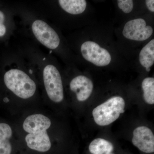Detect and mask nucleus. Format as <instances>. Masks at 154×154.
I'll return each mask as SVG.
<instances>
[{
  "instance_id": "obj_1",
  "label": "nucleus",
  "mask_w": 154,
  "mask_h": 154,
  "mask_svg": "<svg viewBox=\"0 0 154 154\" xmlns=\"http://www.w3.org/2000/svg\"><path fill=\"white\" fill-rule=\"evenodd\" d=\"M125 106V101L122 97H111L93 110L92 114L94 121L99 126L109 125L124 113Z\"/></svg>"
},
{
  "instance_id": "obj_2",
  "label": "nucleus",
  "mask_w": 154,
  "mask_h": 154,
  "mask_svg": "<svg viewBox=\"0 0 154 154\" xmlns=\"http://www.w3.org/2000/svg\"><path fill=\"white\" fill-rule=\"evenodd\" d=\"M4 82L10 91L22 99L30 98L36 92L35 82L20 70L13 69L7 72L4 76Z\"/></svg>"
},
{
  "instance_id": "obj_3",
  "label": "nucleus",
  "mask_w": 154,
  "mask_h": 154,
  "mask_svg": "<svg viewBox=\"0 0 154 154\" xmlns=\"http://www.w3.org/2000/svg\"><path fill=\"white\" fill-rule=\"evenodd\" d=\"M43 80L50 99L56 103L61 102L64 98L63 86L57 69L51 65L45 66L43 70Z\"/></svg>"
},
{
  "instance_id": "obj_4",
  "label": "nucleus",
  "mask_w": 154,
  "mask_h": 154,
  "mask_svg": "<svg viewBox=\"0 0 154 154\" xmlns=\"http://www.w3.org/2000/svg\"><path fill=\"white\" fill-rule=\"evenodd\" d=\"M81 50L84 58L96 66H106L111 61V56L109 52L94 42H84L81 46Z\"/></svg>"
},
{
  "instance_id": "obj_5",
  "label": "nucleus",
  "mask_w": 154,
  "mask_h": 154,
  "mask_svg": "<svg viewBox=\"0 0 154 154\" xmlns=\"http://www.w3.org/2000/svg\"><path fill=\"white\" fill-rule=\"evenodd\" d=\"M33 34L38 41L51 49L57 48L60 42L55 30L42 20H37L32 25Z\"/></svg>"
},
{
  "instance_id": "obj_6",
  "label": "nucleus",
  "mask_w": 154,
  "mask_h": 154,
  "mask_svg": "<svg viewBox=\"0 0 154 154\" xmlns=\"http://www.w3.org/2000/svg\"><path fill=\"white\" fill-rule=\"evenodd\" d=\"M152 33V28L146 25V21L142 19H133L127 22L122 31L125 38L137 41L146 40Z\"/></svg>"
},
{
  "instance_id": "obj_7",
  "label": "nucleus",
  "mask_w": 154,
  "mask_h": 154,
  "mask_svg": "<svg viewBox=\"0 0 154 154\" xmlns=\"http://www.w3.org/2000/svg\"><path fill=\"white\" fill-rule=\"evenodd\" d=\"M133 144L146 153L154 152V135L147 127L141 126L135 128L133 132Z\"/></svg>"
},
{
  "instance_id": "obj_8",
  "label": "nucleus",
  "mask_w": 154,
  "mask_h": 154,
  "mask_svg": "<svg viewBox=\"0 0 154 154\" xmlns=\"http://www.w3.org/2000/svg\"><path fill=\"white\" fill-rule=\"evenodd\" d=\"M70 88L75 93L78 101L84 102L91 96L94 89V84L88 77L79 75L72 80L70 84Z\"/></svg>"
},
{
  "instance_id": "obj_9",
  "label": "nucleus",
  "mask_w": 154,
  "mask_h": 154,
  "mask_svg": "<svg viewBox=\"0 0 154 154\" xmlns=\"http://www.w3.org/2000/svg\"><path fill=\"white\" fill-rule=\"evenodd\" d=\"M25 141L29 148L36 151L46 152L51 147L50 139L47 131L29 133L25 137Z\"/></svg>"
},
{
  "instance_id": "obj_10",
  "label": "nucleus",
  "mask_w": 154,
  "mask_h": 154,
  "mask_svg": "<svg viewBox=\"0 0 154 154\" xmlns=\"http://www.w3.org/2000/svg\"><path fill=\"white\" fill-rule=\"evenodd\" d=\"M51 125V121L47 116L42 114H33L29 116L25 119L23 128L28 134L33 133L47 131Z\"/></svg>"
},
{
  "instance_id": "obj_11",
  "label": "nucleus",
  "mask_w": 154,
  "mask_h": 154,
  "mask_svg": "<svg viewBox=\"0 0 154 154\" xmlns=\"http://www.w3.org/2000/svg\"><path fill=\"white\" fill-rule=\"evenodd\" d=\"M12 135V130L9 125L0 123V154H11L12 146L10 139Z\"/></svg>"
},
{
  "instance_id": "obj_12",
  "label": "nucleus",
  "mask_w": 154,
  "mask_h": 154,
  "mask_svg": "<svg viewBox=\"0 0 154 154\" xmlns=\"http://www.w3.org/2000/svg\"><path fill=\"white\" fill-rule=\"evenodd\" d=\"M58 2L62 8L73 15L82 14L87 7V2L85 0H60Z\"/></svg>"
},
{
  "instance_id": "obj_13",
  "label": "nucleus",
  "mask_w": 154,
  "mask_h": 154,
  "mask_svg": "<svg viewBox=\"0 0 154 154\" xmlns=\"http://www.w3.org/2000/svg\"><path fill=\"white\" fill-rule=\"evenodd\" d=\"M114 149L113 145L109 141L102 138H96L92 141L89 146L92 154L111 153Z\"/></svg>"
},
{
  "instance_id": "obj_14",
  "label": "nucleus",
  "mask_w": 154,
  "mask_h": 154,
  "mask_svg": "<svg viewBox=\"0 0 154 154\" xmlns=\"http://www.w3.org/2000/svg\"><path fill=\"white\" fill-rule=\"evenodd\" d=\"M140 62L146 69L150 68L154 63V39H152L141 51Z\"/></svg>"
},
{
  "instance_id": "obj_15",
  "label": "nucleus",
  "mask_w": 154,
  "mask_h": 154,
  "mask_svg": "<svg viewBox=\"0 0 154 154\" xmlns=\"http://www.w3.org/2000/svg\"><path fill=\"white\" fill-rule=\"evenodd\" d=\"M142 88L143 91V97L146 103L149 105L154 104V79L146 78L142 83Z\"/></svg>"
},
{
  "instance_id": "obj_16",
  "label": "nucleus",
  "mask_w": 154,
  "mask_h": 154,
  "mask_svg": "<svg viewBox=\"0 0 154 154\" xmlns=\"http://www.w3.org/2000/svg\"><path fill=\"white\" fill-rule=\"evenodd\" d=\"M119 8L125 14H128L133 8V2L131 0H119L117 1Z\"/></svg>"
},
{
  "instance_id": "obj_17",
  "label": "nucleus",
  "mask_w": 154,
  "mask_h": 154,
  "mask_svg": "<svg viewBox=\"0 0 154 154\" xmlns=\"http://www.w3.org/2000/svg\"><path fill=\"white\" fill-rule=\"evenodd\" d=\"M146 5L148 9L152 12H154V0H146Z\"/></svg>"
},
{
  "instance_id": "obj_18",
  "label": "nucleus",
  "mask_w": 154,
  "mask_h": 154,
  "mask_svg": "<svg viewBox=\"0 0 154 154\" xmlns=\"http://www.w3.org/2000/svg\"><path fill=\"white\" fill-rule=\"evenodd\" d=\"M6 28L4 24H0V37L2 36L5 34Z\"/></svg>"
},
{
  "instance_id": "obj_19",
  "label": "nucleus",
  "mask_w": 154,
  "mask_h": 154,
  "mask_svg": "<svg viewBox=\"0 0 154 154\" xmlns=\"http://www.w3.org/2000/svg\"><path fill=\"white\" fill-rule=\"evenodd\" d=\"M5 15L2 11H0V24H4Z\"/></svg>"
},
{
  "instance_id": "obj_20",
  "label": "nucleus",
  "mask_w": 154,
  "mask_h": 154,
  "mask_svg": "<svg viewBox=\"0 0 154 154\" xmlns=\"http://www.w3.org/2000/svg\"><path fill=\"white\" fill-rule=\"evenodd\" d=\"M4 102H8L9 100L8 99V98H5V99H4Z\"/></svg>"
},
{
  "instance_id": "obj_21",
  "label": "nucleus",
  "mask_w": 154,
  "mask_h": 154,
  "mask_svg": "<svg viewBox=\"0 0 154 154\" xmlns=\"http://www.w3.org/2000/svg\"><path fill=\"white\" fill-rule=\"evenodd\" d=\"M29 73H30V74L33 73V71H32V70L30 69V70H29Z\"/></svg>"
},
{
  "instance_id": "obj_22",
  "label": "nucleus",
  "mask_w": 154,
  "mask_h": 154,
  "mask_svg": "<svg viewBox=\"0 0 154 154\" xmlns=\"http://www.w3.org/2000/svg\"><path fill=\"white\" fill-rule=\"evenodd\" d=\"M52 52V51H50L49 54H51V52Z\"/></svg>"
},
{
  "instance_id": "obj_23",
  "label": "nucleus",
  "mask_w": 154,
  "mask_h": 154,
  "mask_svg": "<svg viewBox=\"0 0 154 154\" xmlns=\"http://www.w3.org/2000/svg\"><path fill=\"white\" fill-rule=\"evenodd\" d=\"M45 60V58H43V60Z\"/></svg>"
},
{
  "instance_id": "obj_24",
  "label": "nucleus",
  "mask_w": 154,
  "mask_h": 154,
  "mask_svg": "<svg viewBox=\"0 0 154 154\" xmlns=\"http://www.w3.org/2000/svg\"><path fill=\"white\" fill-rule=\"evenodd\" d=\"M114 154L112 153H109V154Z\"/></svg>"
}]
</instances>
